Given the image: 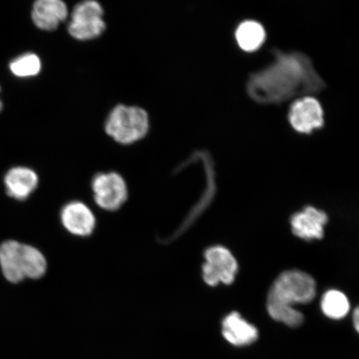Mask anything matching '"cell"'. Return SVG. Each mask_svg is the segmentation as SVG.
Here are the masks:
<instances>
[{
  "label": "cell",
  "instance_id": "1",
  "mask_svg": "<svg viewBox=\"0 0 359 359\" xmlns=\"http://www.w3.org/2000/svg\"><path fill=\"white\" fill-rule=\"evenodd\" d=\"M273 56L266 67L255 72L247 81L246 92L254 102L262 105L281 104L325 89L324 79L306 53L276 49Z\"/></svg>",
  "mask_w": 359,
  "mask_h": 359
},
{
  "label": "cell",
  "instance_id": "2",
  "mask_svg": "<svg viewBox=\"0 0 359 359\" xmlns=\"http://www.w3.org/2000/svg\"><path fill=\"white\" fill-rule=\"evenodd\" d=\"M316 294V281L311 276L299 271H285L277 278L269 291L267 311L273 320L297 327L304 320L294 305L311 302Z\"/></svg>",
  "mask_w": 359,
  "mask_h": 359
},
{
  "label": "cell",
  "instance_id": "3",
  "mask_svg": "<svg viewBox=\"0 0 359 359\" xmlns=\"http://www.w3.org/2000/svg\"><path fill=\"white\" fill-rule=\"evenodd\" d=\"M0 266L7 280L19 283L26 278L40 279L47 271L48 263L35 247L8 241L0 245Z\"/></svg>",
  "mask_w": 359,
  "mask_h": 359
},
{
  "label": "cell",
  "instance_id": "4",
  "mask_svg": "<svg viewBox=\"0 0 359 359\" xmlns=\"http://www.w3.org/2000/svg\"><path fill=\"white\" fill-rule=\"evenodd\" d=\"M105 130L120 144H133L146 137L149 130V118L141 107L118 105L107 116Z\"/></svg>",
  "mask_w": 359,
  "mask_h": 359
},
{
  "label": "cell",
  "instance_id": "5",
  "mask_svg": "<svg viewBox=\"0 0 359 359\" xmlns=\"http://www.w3.org/2000/svg\"><path fill=\"white\" fill-rule=\"evenodd\" d=\"M103 8L97 0H83L72 13L69 33L78 40H92L100 37L106 29L102 19Z\"/></svg>",
  "mask_w": 359,
  "mask_h": 359
},
{
  "label": "cell",
  "instance_id": "6",
  "mask_svg": "<svg viewBox=\"0 0 359 359\" xmlns=\"http://www.w3.org/2000/svg\"><path fill=\"white\" fill-rule=\"evenodd\" d=\"M91 187L93 199L98 208L107 212H116L128 200L127 183L115 172L96 174L92 180Z\"/></svg>",
  "mask_w": 359,
  "mask_h": 359
},
{
  "label": "cell",
  "instance_id": "7",
  "mask_svg": "<svg viewBox=\"0 0 359 359\" xmlns=\"http://www.w3.org/2000/svg\"><path fill=\"white\" fill-rule=\"evenodd\" d=\"M205 263L202 267L206 284L215 286L219 283L231 285L238 271L236 259L230 250L222 246H213L205 252Z\"/></svg>",
  "mask_w": 359,
  "mask_h": 359
},
{
  "label": "cell",
  "instance_id": "8",
  "mask_svg": "<svg viewBox=\"0 0 359 359\" xmlns=\"http://www.w3.org/2000/svg\"><path fill=\"white\" fill-rule=\"evenodd\" d=\"M289 121L296 132L311 134L324 126V110L320 102L313 96L300 97L292 103Z\"/></svg>",
  "mask_w": 359,
  "mask_h": 359
},
{
  "label": "cell",
  "instance_id": "9",
  "mask_svg": "<svg viewBox=\"0 0 359 359\" xmlns=\"http://www.w3.org/2000/svg\"><path fill=\"white\" fill-rule=\"evenodd\" d=\"M60 219L65 230L75 236H91L96 226V218L92 210L79 201H70L62 206Z\"/></svg>",
  "mask_w": 359,
  "mask_h": 359
},
{
  "label": "cell",
  "instance_id": "10",
  "mask_svg": "<svg viewBox=\"0 0 359 359\" xmlns=\"http://www.w3.org/2000/svg\"><path fill=\"white\" fill-rule=\"evenodd\" d=\"M193 156H194L196 158L201 160L202 163H203L205 174L206 176H208V188H206L205 194L202 196V200L195 205L194 208L191 209L186 219H184L181 226H180L172 236L167 238V239L163 240L164 243L165 244L168 243V242L177 239V238L181 236L184 232L187 231L188 229L195 223L197 218H198L201 214L203 212V210L208 208V205L210 204V202L212 201L215 195V175L212 157H210L208 152H206L205 151H197L196 154H193Z\"/></svg>",
  "mask_w": 359,
  "mask_h": 359
},
{
  "label": "cell",
  "instance_id": "11",
  "mask_svg": "<svg viewBox=\"0 0 359 359\" xmlns=\"http://www.w3.org/2000/svg\"><path fill=\"white\" fill-rule=\"evenodd\" d=\"M290 222L296 236L305 241L320 240L324 236L327 217L323 210L307 206L303 212L294 214Z\"/></svg>",
  "mask_w": 359,
  "mask_h": 359
},
{
  "label": "cell",
  "instance_id": "12",
  "mask_svg": "<svg viewBox=\"0 0 359 359\" xmlns=\"http://www.w3.org/2000/svg\"><path fill=\"white\" fill-rule=\"evenodd\" d=\"M69 15L62 0H36L32 19L36 27L45 31L55 30Z\"/></svg>",
  "mask_w": 359,
  "mask_h": 359
},
{
  "label": "cell",
  "instance_id": "13",
  "mask_svg": "<svg viewBox=\"0 0 359 359\" xmlns=\"http://www.w3.org/2000/svg\"><path fill=\"white\" fill-rule=\"evenodd\" d=\"M7 194L18 201H25L39 186V177L34 170L16 167L8 170L4 177Z\"/></svg>",
  "mask_w": 359,
  "mask_h": 359
},
{
  "label": "cell",
  "instance_id": "14",
  "mask_svg": "<svg viewBox=\"0 0 359 359\" xmlns=\"http://www.w3.org/2000/svg\"><path fill=\"white\" fill-rule=\"evenodd\" d=\"M222 334L229 343L237 347L247 346L258 339L257 327L237 312H232L222 322Z\"/></svg>",
  "mask_w": 359,
  "mask_h": 359
},
{
  "label": "cell",
  "instance_id": "15",
  "mask_svg": "<svg viewBox=\"0 0 359 359\" xmlns=\"http://www.w3.org/2000/svg\"><path fill=\"white\" fill-rule=\"evenodd\" d=\"M266 32L263 25L255 20L242 22L236 30V39L242 50L247 53L257 51L266 42Z\"/></svg>",
  "mask_w": 359,
  "mask_h": 359
},
{
  "label": "cell",
  "instance_id": "16",
  "mask_svg": "<svg viewBox=\"0 0 359 359\" xmlns=\"http://www.w3.org/2000/svg\"><path fill=\"white\" fill-rule=\"evenodd\" d=\"M323 312L333 320H341L347 316L350 304L346 295L339 290H329L323 296L321 302Z\"/></svg>",
  "mask_w": 359,
  "mask_h": 359
},
{
  "label": "cell",
  "instance_id": "17",
  "mask_svg": "<svg viewBox=\"0 0 359 359\" xmlns=\"http://www.w3.org/2000/svg\"><path fill=\"white\" fill-rule=\"evenodd\" d=\"M41 60L34 53H25L13 60L10 65L13 74L19 78L34 77L41 70Z\"/></svg>",
  "mask_w": 359,
  "mask_h": 359
},
{
  "label": "cell",
  "instance_id": "18",
  "mask_svg": "<svg viewBox=\"0 0 359 359\" xmlns=\"http://www.w3.org/2000/svg\"><path fill=\"white\" fill-rule=\"evenodd\" d=\"M353 320L354 327H355V330L358 332V330H359V311H358V308H356L355 311H354V312H353Z\"/></svg>",
  "mask_w": 359,
  "mask_h": 359
},
{
  "label": "cell",
  "instance_id": "19",
  "mask_svg": "<svg viewBox=\"0 0 359 359\" xmlns=\"http://www.w3.org/2000/svg\"><path fill=\"white\" fill-rule=\"evenodd\" d=\"M1 109H2V103H1V101H0V111H1Z\"/></svg>",
  "mask_w": 359,
  "mask_h": 359
}]
</instances>
